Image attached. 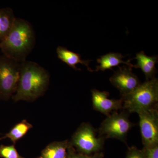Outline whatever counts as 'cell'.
I'll use <instances>...</instances> for the list:
<instances>
[{"mask_svg": "<svg viewBox=\"0 0 158 158\" xmlns=\"http://www.w3.org/2000/svg\"><path fill=\"white\" fill-rule=\"evenodd\" d=\"M139 127L144 147L158 145V111L157 106L138 114Z\"/></svg>", "mask_w": 158, "mask_h": 158, "instance_id": "52a82bcc", "label": "cell"}, {"mask_svg": "<svg viewBox=\"0 0 158 158\" xmlns=\"http://www.w3.org/2000/svg\"><path fill=\"white\" fill-rule=\"evenodd\" d=\"M105 141L98 135V130L92 125L83 123L74 133L69 142L77 152L90 155L101 152Z\"/></svg>", "mask_w": 158, "mask_h": 158, "instance_id": "277c9868", "label": "cell"}, {"mask_svg": "<svg viewBox=\"0 0 158 158\" xmlns=\"http://www.w3.org/2000/svg\"><path fill=\"white\" fill-rule=\"evenodd\" d=\"M104 156V153L102 152L90 155L80 153L70 145L69 148L67 158H103Z\"/></svg>", "mask_w": 158, "mask_h": 158, "instance_id": "e0dca14e", "label": "cell"}, {"mask_svg": "<svg viewBox=\"0 0 158 158\" xmlns=\"http://www.w3.org/2000/svg\"><path fill=\"white\" fill-rule=\"evenodd\" d=\"M50 76L46 69L32 61L21 64L17 89L12 99L15 102H33L42 96L49 85Z\"/></svg>", "mask_w": 158, "mask_h": 158, "instance_id": "6da1fadb", "label": "cell"}, {"mask_svg": "<svg viewBox=\"0 0 158 158\" xmlns=\"http://www.w3.org/2000/svg\"><path fill=\"white\" fill-rule=\"evenodd\" d=\"M36 41L35 32L30 23L16 18L10 33L0 44L3 55L22 63L34 48Z\"/></svg>", "mask_w": 158, "mask_h": 158, "instance_id": "7a4b0ae2", "label": "cell"}, {"mask_svg": "<svg viewBox=\"0 0 158 158\" xmlns=\"http://www.w3.org/2000/svg\"><path fill=\"white\" fill-rule=\"evenodd\" d=\"M69 141H54L49 144L36 158H67Z\"/></svg>", "mask_w": 158, "mask_h": 158, "instance_id": "7c38bea8", "label": "cell"}, {"mask_svg": "<svg viewBox=\"0 0 158 158\" xmlns=\"http://www.w3.org/2000/svg\"><path fill=\"white\" fill-rule=\"evenodd\" d=\"M33 127L32 124L26 119H24L15 125L9 132L1 137L0 141L8 138L12 141L13 144H15L18 141L25 135Z\"/></svg>", "mask_w": 158, "mask_h": 158, "instance_id": "9a60e30c", "label": "cell"}, {"mask_svg": "<svg viewBox=\"0 0 158 158\" xmlns=\"http://www.w3.org/2000/svg\"><path fill=\"white\" fill-rule=\"evenodd\" d=\"M130 113L123 110L120 113L114 111L102 122L98 130V135L105 140L116 139L127 144L128 134L136 124L130 121Z\"/></svg>", "mask_w": 158, "mask_h": 158, "instance_id": "5b68a950", "label": "cell"}, {"mask_svg": "<svg viewBox=\"0 0 158 158\" xmlns=\"http://www.w3.org/2000/svg\"><path fill=\"white\" fill-rule=\"evenodd\" d=\"M125 158H145V157L142 150L132 146L128 148Z\"/></svg>", "mask_w": 158, "mask_h": 158, "instance_id": "ac0fdd59", "label": "cell"}, {"mask_svg": "<svg viewBox=\"0 0 158 158\" xmlns=\"http://www.w3.org/2000/svg\"><path fill=\"white\" fill-rule=\"evenodd\" d=\"M56 52L59 59L75 70H81V69L77 67L76 65L77 64H81L85 65L90 72L94 71L89 66V63L92 60H82L80 54L74 52L67 49L66 48L62 46L57 48Z\"/></svg>", "mask_w": 158, "mask_h": 158, "instance_id": "8fae6325", "label": "cell"}, {"mask_svg": "<svg viewBox=\"0 0 158 158\" xmlns=\"http://www.w3.org/2000/svg\"><path fill=\"white\" fill-rule=\"evenodd\" d=\"M124 56L118 53L110 52L101 56L100 58L98 59V62L100 64L97 65L96 70L94 71H104L106 69H112V68L115 66H118L121 63L125 64L127 66L133 68L134 65L130 63L132 59H129L127 62L122 60L124 58Z\"/></svg>", "mask_w": 158, "mask_h": 158, "instance_id": "4fadbf2b", "label": "cell"}, {"mask_svg": "<svg viewBox=\"0 0 158 158\" xmlns=\"http://www.w3.org/2000/svg\"><path fill=\"white\" fill-rule=\"evenodd\" d=\"M123 110L139 114L157 106L158 80L154 78L141 84L132 92L121 97Z\"/></svg>", "mask_w": 158, "mask_h": 158, "instance_id": "3957f363", "label": "cell"}, {"mask_svg": "<svg viewBox=\"0 0 158 158\" xmlns=\"http://www.w3.org/2000/svg\"><path fill=\"white\" fill-rule=\"evenodd\" d=\"M135 59L137 60V64L134 65V67L141 69L147 81L155 78V76L157 73L155 65L158 62V56H149L141 51L136 54Z\"/></svg>", "mask_w": 158, "mask_h": 158, "instance_id": "30bf717a", "label": "cell"}, {"mask_svg": "<svg viewBox=\"0 0 158 158\" xmlns=\"http://www.w3.org/2000/svg\"></svg>", "mask_w": 158, "mask_h": 158, "instance_id": "ffe728a7", "label": "cell"}, {"mask_svg": "<svg viewBox=\"0 0 158 158\" xmlns=\"http://www.w3.org/2000/svg\"><path fill=\"white\" fill-rule=\"evenodd\" d=\"M0 157L3 158H24L20 155L15 144L0 145Z\"/></svg>", "mask_w": 158, "mask_h": 158, "instance_id": "2e32d148", "label": "cell"}, {"mask_svg": "<svg viewBox=\"0 0 158 158\" xmlns=\"http://www.w3.org/2000/svg\"><path fill=\"white\" fill-rule=\"evenodd\" d=\"M145 158H158V145L153 147L143 148Z\"/></svg>", "mask_w": 158, "mask_h": 158, "instance_id": "d6986e66", "label": "cell"}, {"mask_svg": "<svg viewBox=\"0 0 158 158\" xmlns=\"http://www.w3.org/2000/svg\"><path fill=\"white\" fill-rule=\"evenodd\" d=\"M15 19L14 11L11 8L0 9V44L10 33Z\"/></svg>", "mask_w": 158, "mask_h": 158, "instance_id": "5bb4252c", "label": "cell"}, {"mask_svg": "<svg viewBox=\"0 0 158 158\" xmlns=\"http://www.w3.org/2000/svg\"><path fill=\"white\" fill-rule=\"evenodd\" d=\"M91 94L94 110L106 116L114 111L123 109L121 99L109 98L110 94L107 91H101L94 89L91 90Z\"/></svg>", "mask_w": 158, "mask_h": 158, "instance_id": "9c48e42d", "label": "cell"}, {"mask_svg": "<svg viewBox=\"0 0 158 158\" xmlns=\"http://www.w3.org/2000/svg\"><path fill=\"white\" fill-rule=\"evenodd\" d=\"M110 81L117 88L121 97L126 96L135 90L141 83L138 77L128 66H118V69L110 77Z\"/></svg>", "mask_w": 158, "mask_h": 158, "instance_id": "ba28073f", "label": "cell"}, {"mask_svg": "<svg viewBox=\"0 0 158 158\" xmlns=\"http://www.w3.org/2000/svg\"><path fill=\"white\" fill-rule=\"evenodd\" d=\"M21 64L3 54L0 55V100H8L15 93Z\"/></svg>", "mask_w": 158, "mask_h": 158, "instance_id": "8992f818", "label": "cell"}]
</instances>
